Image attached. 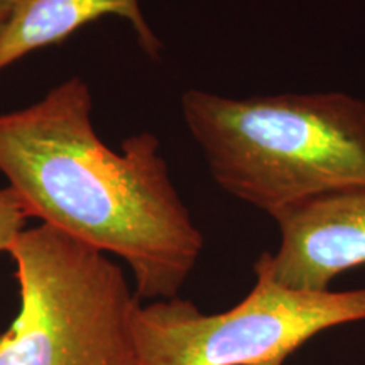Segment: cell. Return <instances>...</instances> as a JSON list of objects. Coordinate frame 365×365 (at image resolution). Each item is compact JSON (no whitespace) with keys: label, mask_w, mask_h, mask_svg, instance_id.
<instances>
[{"label":"cell","mask_w":365,"mask_h":365,"mask_svg":"<svg viewBox=\"0 0 365 365\" xmlns=\"http://www.w3.org/2000/svg\"><path fill=\"white\" fill-rule=\"evenodd\" d=\"M80 76L21 110L0 113V173L27 217L120 257L140 301L180 294L205 237L170 176L153 132L120 150L100 139Z\"/></svg>","instance_id":"6da1fadb"},{"label":"cell","mask_w":365,"mask_h":365,"mask_svg":"<svg viewBox=\"0 0 365 365\" xmlns=\"http://www.w3.org/2000/svg\"><path fill=\"white\" fill-rule=\"evenodd\" d=\"M181 112L213 181L272 218L365 182V100L345 91L230 98L191 88Z\"/></svg>","instance_id":"7a4b0ae2"},{"label":"cell","mask_w":365,"mask_h":365,"mask_svg":"<svg viewBox=\"0 0 365 365\" xmlns=\"http://www.w3.org/2000/svg\"><path fill=\"white\" fill-rule=\"evenodd\" d=\"M9 255L19 312L0 331V365H139V298L107 254L41 223Z\"/></svg>","instance_id":"3957f363"},{"label":"cell","mask_w":365,"mask_h":365,"mask_svg":"<svg viewBox=\"0 0 365 365\" xmlns=\"http://www.w3.org/2000/svg\"><path fill=\"white\" fill-rule=\"evenodd\" d=\"M244 299L220 313L193 301H137L132 313L139 365H284L318 333L365 319V287L294 289L254 267Z\"/></svg>","instance_id":"277c9868"},{"label":"cell","mask_w":365,"mask_h":365,"mask_svg":"<svg viewBox=\"0 0 365 365\" xmlns=\"http://www.w3.org/2000/svg\"><path fill=\"white\" fill-rule=\"evenodd\" d=\"M274 220L279 245L254 267L279 284L328 291L335 277L365 266V182L296 205Z\"/></svg>","instance_id":"5b68a950"},{"label":"cell","mask_w":365,"mask_h":365,"mask_svg":"<svg viewBox=\"0 0 365 365\" xmlns=\"http://www.w3.org/2000/svg\"><path fill=\"white\" fill-rule=\"evenodd\" d=\"M107 16L129 22L143 51L159 58L163 43L145 21L139 0H17L0 29V73Z\"/></svg>","instance_id":"8992f818"},{"label":"cell","mask_w":365,"mask_h":365,"mask_svg":"<svg viewBox=\"0 0 365 365\" xmlns=\"http://www.w3.org/2000/svg\"><path fill=\"white\" fill-rule=\"evenodd\" d=\"M29 220L17 195L6 186L0 188V254L12 249L14 242L26 230Z\"/></svg>","instance_id":"52a82bcc"},{"label":"cell","mask_w":365,"mask_h":365,"mask_svg":"<svg viewBox=\"0 0 365 365\" xmlns=\"http://www.w3.org/2000/svg\"><path fill=\"white\" fill-rule=\"evenodd\" d=\"M17 4V0H0V29H2L6 21L11 16L14 6Z\"/></svg>","instance_id":"ba28073f"}]
</instances>
